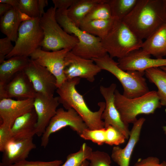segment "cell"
Here are the masks:
<instances>
[{
    "label": "cell",
    "instance_id": "60d3db41",
    "mask_svg": "<svg viewBox=\"0 0 166 166\" xmlns=\"http://www.w3.org/2000/svg\"><path fill=\"white\" fill-rule=\"evenodd\" d=\"M0 3H5L8 4L13 7L18 8L19 0H0Z\"/></svg>",
    "mask_w": 166,
    "mask_h": 166
},
{
    "label": "cell",
    "instance_id": "cb8c5ba5",
    "mask_svg": "<svg viewBox=\"0 0 166 166\" xmlns=\"http://www.w3.org/2000/svg\"><path fill=\"white\" fill-rule=\"evenodd\" d=\"M104 0H76L67 10L68 17L77 26L97 4Z\"/></svg>",
    "mask_w": 166,
    "mask_h": 166
},
{
    "label": "cell",
    "instance_id": "1f68e13d",
    "mask_svg": "<svg viewBox=\"0 0 166 166\" xmlns=\"http://www.w3.org/2000/svg\"><path fill=\"white\" fill-rule=\"evenodd\" d=\"M105 128V144L117 146L124 143L126 139L125 136L117 129L111 125Z\"/></svg>",
    "mask_w": 166,
    "mask_h": 166
},
{
    "label": "cell",
    "instance_id": "4fadbf2b",
    "mask_svg": "<svg viewBox=\"0 0 166 166\" xmlns=\"http://www.w3.org/2000/svg\"><path fill=\"white\" fill-rule=\"evenodd\" d=\"M36 93L54 96L57 87L55 76L46 68L30 59L24 70Z\"/></svg>",
    "mask_w": 166,
    "mask_h": 166
},
{
    "label": "cell",
    "instance_id": "ffe728a7",
    "mask_svg": "<svg viewBox=\"0 0 166 166\" xmlns=\"http://www.w3.org/2000/svg\"><path fill=\"white\" fill-rule=\"evenodd\" d=\"M31 18L22 13L18 8L13 7L1 17V31L12 42H15L18 38V31L22 22Z\"/></svg>",
    "mask_w": 166,
    "mask_h": 166
},
{
    "label": "cell",
    "instance_id": "ab89813d",
    "mask_svg": "<svg viewBox=\"0 0 166 166\" xmlns=\"http://www.w3.org/2000/svg\"><path fill=\"white\" fill-rule=\"evenodd\" d=\"M13 7L5 3H0V16L1 17Z\"/></svg>",
    "mask_w": 166,
    "mask_h": 166
},
{
    "label": "cell",
    "instance_id": "e575fe53",
    "mask_svg": "<svg viewBox=\"0 0 166 166\" xmlns=\"http://www.w3.org/2000/svg\"><path fill=\"white\" fill-rule=\"evenodd\" d=\"M63 163L62 160H58L49 161H29L25 160L8 166H59Z\"/></svg>",
    "mask_w": 166,
    "mask_h": 166
},
{
    "label": "cell",
    "instance_id": "8d00e7d4",
    "mask_svg": "<svg viewBox=\"0 0 166 166\" xmlns=\"http://www.w3.org/2000/svg\"><path fill=\"white\" fill-rule=\"evenodd\" d=\"M134 166H166V162L160 163L157 157L151 156L138 160Z\"/></svg>",
    "mask_w": 166,
    "mask_h": 166
},
{
    "label": "cell",
    "instance_id": "3957f363",
    "mask_svg": "<svg viewBox=\"0 0 166 166\" xmlns=\"http://www.w3.org/2000/svg\"><path fill=\"white\" fill-rule=\"evenodd\" d=\"M67 10L56 9L55 17L66 32L73 34L78 39V43L71 52L82 58L91 59L102 57L107 54L102 46L101 39L77 26L68 17Z\"/></svg>",
    "mask_w": 166,
    "mask_h": 166
},
{
    "label": "cell",
    "instance_id": "484cf974",
    "mask_svg": "<svg viewBox=\"0 0 166 166\" xmlns=\"http://www.w3.org/2000/svg\"><path fill=\"white\" fill-rule=\"evenodd\" d=\"M159 68L147 69L144 74L149 81L157 87V93L161 104L166 107V71Z\"/></svg>",
    "mask_w": 166,
    "mask_h": 166
},
{
    "label": "cell",
    "instance_id": "5b68a950",
    "mask_svg": "<svg viewBox=\"0 0 166 166\" xmlns=\"http://www.w3.org/2000/svg\"><path fill=\"white\" fill-rule=\"evenodd\" d=\"M101 42L103 47L111 57L118 59L141 49L143 42L122 20L117 19Z\"/></svg>",
    "mask_w": 166,
    "mask_h": 166
},
{
    "label": "cell",
    "instance_id": "9c48e42d",
    "mask_svg": "<svg viewBox=\"0 0 166 166\" xmlns=\"http://www.w3.org/2000/svg\"><path fill=\"white\" fill-rule=\"evenodd\" d=\"M67 126H69L79 136L84 130L88 128L82 118L73 109L65 110L63 108L57 109L41 136V146L45 148L50 135Z\"/></svg>",
    "mask_w": 166,
    "mask_h": 166
},
{
    "label": "cell",
    "instance_id": "b9f144b4",
    "mask_svg": "<svg viewBox=\"0 0 166 166\" xmlns=\"http://www.w3.org/2000/svg\"><path fill=\"white\" fill-rule=\"evenodd\" d=\"M81 166H89V162L87 160H85L83 162Z\"/></svg>",
    "mask_w": 166,
    "mask_h": 166
},
{
    "label": "cell",
    "instance_id": "74e56055",
    "mask_svg": "<svg viewBox=\"0 0 166 166\" xmlns=\"http://www.w3.org/2000/svg\"><path fill=\"white\" fill-rule=\"evenodd\" d=\"M76 0H53L54 7L60 10H67Z\"/></svg>",
    "mask_w": 166,
    "mask_h": 166
},
{
    "label": "cell",
    "instance_id": "52a82bcc",
    "mask_svg": "<svg viewBox=\"0 0 166 166\" xmlns=\"http://www.w3.org/2000/svg\"><path fill=\"white\" fill-rule=\"evenodd\" d=\"M56 10L51 6L40 18L44 35L41 47L42 49L49 51L65 49L71 51L78 43V39L66 32L60 26L56 18Z\"/></svg>",
    "mask_w": 166,
    "mask_h": 166
},
{
    "label": "cell",
    "instance_id": "f1b7e54d",
    "mask_svg": "<svg viewBox=\"0 0 166 166\" xmlns=\"http://www.w3.org/2000/svg\"><path fill=\"white\" fill-rule=\"evenodd\" d=\"M108 1L104 0L95 5L82 22L93 20L108 19L113 18L112 15L110 7L107 3Z\"/></svg>",
    "mask_w": 166,
    "mask_h": 166
},
{
    "label": "cell",
    "instance_id": "83f0119b",
    "mask_svg": "<svg viewBox=\"0 0 166 166\" xmlns=\"http://www.w3.org/2000/svg\"><path fill=\"white\" fill-rule=\"evenodd\" d=\"M92 151L90 147L84 143L78 151L68 155L65 162L59 166H81L83 162L88 160Z\"/></svg>",
    "mask_w": 166,
    "mask_h": 166
},
{
    "label": "cell",
    "instance_id": "d6a6232c",
    "mask_svg": "<svg viewBox=\"0 0 166 166\" xmlns=\"http://www.w3.org/2000/svg\"><path fill=\"white\" fill-rule=\"evenodd\" d=\"M111 158L108 153L97 150L93 151L87 160L90 161L89 166H112Z\"/></svg>",
    "mask_w": 166,
    "mask_h": 166
},
{
    "label": "cell",
    "instance_id": "44dd1931",
    "mask_svg": "<svg viewBox=\"0 0 166 166\" xmlns=\"http://www.w3.org/2000/svg\"><path fill=\"white\" fill-rule=\"evenodd\" d=\"M37 116L34 108L17 118L11 127L14 138L24 139L33 138L36 135Z\"/></svg>",
    "mask_w": 166,
    "mask_h": 166
},
{
    "label": "cell",
    "instance_id": "5bb4252c",
    "mask_svg": "<svg viewBox=\"0 0 166 166\" xmlns=\"http://www.w3.org/2000/svg\"><path fill=\"white\" fill-rule=\"evenodd\" d=\"M34 99V108L37 116L36 135L40 136L45 132L60 104L58 97L38 93Z\"/></svg>",
    "mask_w": 166,
    "mask_h": 166
},
{
    "label": "cell",
    "instance_id": "4316f807",
    "mask_svg": "<svg viewBox=\"0 0 166 166\" xmlns=\"http://www.w3.org/2000/svg\"><path fill=\"white\" fill-rule=\"evenodd\" d=\"M138 0H108L113 17L122 20L133 10Z\"/></svg>",
    "mask_w": 166,
    "mask_h": 166
},
{
    "label": "cell",
    "instance_id": "d6986e66",
    "mask_svg": "<svg viewBox=\"0 0 166 166\" xmlns=\"http://www.w3.org/2000/svg\"><path fill=\"white\" fill-rule=\"evenodd\" d=\"M145 121V118L141 117L133 124L128 142L124 148H122L117 146L113 147L111 157L119 166H129L132 154L139 140L141 130Z\"/></svg>",
    "mask_w": 166,
    "mask_h": 166
},
{
    "label": "cell",
    "instance_id": "ac0fdd59",
    "mask_svg": "<svg viewBox=\"0 0 166 166\" xmlns=\"http://www.w3.org/2000/svg\"><path fill=\"white\" fill-rule=\"evenodd\" d=\"M34 99L0 100V123L11 127L15 120L34 108Z\"/></svg>",
    "mask_w": 166,
    "mask_h": 166
},
{
    "label": "cell",
    "instance_id": "d4e9b609",
    "mask_svg": "<svg viewBox=\"0 0 166 166\" xmlns=\"http://www.w3.org/2000/svg\"><path fill=\"white\" fill-rule=\"evenodd\" d=\"M116 19L113 18L108 19L97 20L83 22L79 27L81 30L98 37L101 40L109 33Z\"/></svg>",
    "mask_w": 166,
    "mask_h": 166
},
{
    "label": "cell",
    "instance_id": "7a4b0ae2",
    "mask_svg": "<svg viewBox=\"0 0 166 166\" xmlns=\"http://www.w3.org/2000/svg\"><path fill=\"white\" fill-rule=\"evenodd\" d=\"M81 78H75L66 80L56 89L60 104L67 110L73 109L82 118L88 128L91 130L105 128L101 115L105 106L104 102L98 103V110L95 112L91 110L84 98L76 88Z\"/></svg>",
    "mask_w": 166,
    "mask_h": 166
},
{
    "label": "cell",
    "instance_id": "8fae6325",
    "mask_svg": "<svg viewBox=\"0 0 166 166\" xmlns=\"http://www.w3.org/2000/svg\"><path fill=\"white\" fill-rule=\"evenodd\" d=\"M101 70L92 60L82 58L71 51L65 57L64 73L66 80L79 78L93 82Z\"/></svg>",
    "mask_w": 166,
    "mask_h": 166
},
{
    "label": "cell",
    "instance_id": "f35d334b",
    "mask_svg": "<svg viewBox=\"0 0 166 166\" xmlns=\"http://www.w3.org/2000/svg\"><path fill=\"white\" fill-rule=\"evenodd\" d=\"M38 3L40 18L45 13L44 8L48 5V1L47 0H38Z\"/></svg>",
    "mask_w": 166,
    "mask_h": 166
},
{
    "label": "cell",
    "instance_id": "ba28073f",
    "mask_svg": "<svg viewBox=\"0 0 166 166\" xmlns=\"http://www.w3.org/2000/svg\"><path fill=\"white\" fill-rule=\"evenodd\" d=\"M40 18H31L22 22L14 48L6 57V59L16 56L29 57L41 48L44 35L40 23Z\"/></svg>",
    "mask_w": 166,
    "mask_h": 166
},
{
    "label": "cell",
    "instance_id": "30bf717a",
    "mask_svg": "<svg viewBox=\"0 0 166 166\" xmlns=\"http://www.w3.org/2000/svg\"><path fill=\"white\" fill-rule=\"evenodd\" d=\"M70 51L68 49H65L50 52L40 48L30 57L37 63L47 68L55 76L57 88L66 80L64 73L65 59Z\"/></svg>",
    "mask_w": 166,
    "mask_h": 166
},
{
    "label": "cell",
    "instance_id": "2e32d148",
    "mask_svg": "<svg viewBox=\"0 0 166 166\" xmlns=\"http://www.w3.org/2000/svg\"><path fill=\"white\" fill-rule=\"evenodd\" d=\"M36 92L24 71L17 73L8 83L0 85V100L34 99Z\"/></svg>",
    "mask_w": 166,
    "mask_h": 166
},
{
    "label": "cell",
    "instance_id": "d590c367",
    "mask_svg": "<svg viewBox=\"0 0 166 166\" xmlns=\"http://www.w3.org/2000/svg\"><path fill=\"white\" fill-rule=\"evenodd\" d=\"M11 41L6 37L0 39V63L5 61L6 57L13 49L14 45Z\"/></svg>",
    "mask_w": 166,
    "mask_h": 166
},
{
    "label": "cell",
    "instance_id": "836d02e7",
    "mask_svg": "<svg viewBox=\"0 0 166 166\" xmlns=\"http://www.w3.org/2000/svg\"><path fill=\"white\" fill-rule=\"evenodd\" d=\"M13 138L11 127L2 123L0 124V151L3 152L7 143Z\"/></svg>",
    "mask_w": 166,
    "mask_h": 166
},
{
    "label": "cell",
    "instance_id": "4dcf8cb0",
    "mask_svg": "<svg viewBox=\"0 0 166 166\" xmlns=\"http://www.w3.org/2000/svg\"><path fill=\"white\" fill-rule=\"evenodd\" d=\"M80 136L84 140H91L99 145H102L105 142V128L94 130L87 128Z\"/></svg>",
    "mask_w": 166,
    "mask_h": 166
},
{
    "label": "cell",
    "instance_id": "8992f818",
    "mask_svg": "<svg viewBox=\"0 0 166 166\" xmlns=\"http://www.w3.org/2000/svg\"><path fill=\"white\" fill-rule=\"evenodd\" d=\"M102 70L108 71L119 80L123 88V95L128 98L137 97L149 91L144 74L137 71H125L107 53L103 57L91 59Z\"/></svg>",
    "mask_w": 166,
    "mask_h": 166
},
{
    "label": "cell",
    "instance_id": "7c38bea8",
    "mask_svg": "<svg viewBox=\"0 0 166 166\" xmlns=\"http://www.w3.org/2000/svg\"><path fill=\"white\" fill-rule=\"evenodd\" d=\"M117 85L112 83L108 87L101 85L100 91L105 101V106L101 115V119L106 128L111 125L120 132L125 136L126 139L129 138L130 131L128 125L122 121L114 101V93Z\"/></svg>",
    "mask_w": 166,
    "mask_h": 166
},
{
    "label": "cell",
    "instance_id": "f546056e",
    "mask_svg": "<svg viewBox=\"0 0 166 166\" xmlns=\"http://www.w3.org/2000/svg\"><path fill=\"white\" fill-rule=\"evenodd\" d=\"M18 9L22 13L32 18H40L37 0H19Z\"/></svg>",
    "mask_w": 166,
    "mask_h": 166
},
{
    "label": "cell",
    "instance_id": "7bdbcfd3",
    "mask_svg": "<svg viewBox=\"0 0 166 166\" xmlns=\"http://www.w3.org/2000/svg\"><path fill=\"white\" fill-rule=\"evenodd\" d=\"M162 128L164 134L166 135V125L164 126Z\"/></svg>",
    "mask_w": 166,
    "mask_h": 166
},
{
    "label": "cell",
    "instance_id": "ee69618b",
    "mask_svg": "<svg viewBox=\"0 0 166 166\" xmlns=\"http://www.w3.org/2000/svg\"><path fill=\"white\" fill-rule=\"evenodd\" d=\"M161 68L162 69L166 71V67H161Z\"/></svg>",
    "mask_w": 166,
    "mask_h": 166
},
{
    "label": "cell",
    "instance_id": "6da1fadb",
    "mask_svg": "<svg viewBox=\"0 0 166 166\" xmlns=\"http://www.w3.org/2000/svg\"><path fill=\"white\" fill-rule=\"evenodd\" d=\"M122 21L138 38L146 39L166 22V0H138Z\"/></svg>",
    "mask_w": 166,
    "mask_h": 166
},
{
    "label": "cell",
    "instance_id": "9a60e30c",
    "mask_svg": "<svg viewBox=\"0 0 166 166\" xmlns=\"http://www.w3.org/2000/svg\"><path fill=\"white\" fill-rule=\"evenodd\" d=\"M151 55L141 48L118 59V65L125 71H137L144 74L149 69L166 67V58L154 59Z\"/></svg>",
    "mask_w": 166,
    "mask_h": 166
},
{
    "label": "cell",
    "instance_id": "e0dca14e",
    "mask_svg": "<svg viewBox=\"0 0 166 166\" xmlns=\"http://www.w3.org/2000/svg\"><path fill=\"white\" fill-rule=\"evenodd\" d=\"M36 148L33 138H13L5 147L0 165L8 166L26 160L31 151Z\"/></svg>",
    "mask_w": 166,
    "mask_h": 166
},
{
    "label": "cell",
    "instance_id": "603a6c76",
    "mask_svg": "<svg viewBox=\"0 0 166 166\" xmlns=\"http://www.w3.org/2000/svg\"><path fill=\"white\" fill-rule=\"evenodd\" d=\"M29 57L16 56L5 60L0 65V85L10 81L18 73L24 71L29 64Z\"/></svg>",
    "mask_w": 166,
    "mask_h": 166
},
{
    "label": "cell",
    "instance_id": "7402d4cb",
    "mask_svg": "<svg viewBox=\"0 0 166 166\" xmlns=\"http://www.w3.org/2000/svg\"><path fill=\"white\" fill-rule=\"evenodd\" d=\"M141 49L157 58L166 56V22L143 42Z\"/></svg>",
    "mask_w": 166,
    "mask_h": 166
},
{
    "label": "cell",
    "instance_id": "277c9868",
    "mask_svg": "<svg viewBox=\"0 0 166 166\" xmlns=\"http://www.w3.org/2000/svg\"><path fill=\"white\" fill-rule=\"evenodd\" d=\"M114 101L122 121L128 125L134 123L139 115L152 114L162 106L157 91L154 90L137 97L128 98L116 89Z\"/></svg>",
    "mask_w": 166,
    "mask_h": 166
}]
</instances>
